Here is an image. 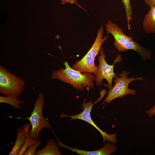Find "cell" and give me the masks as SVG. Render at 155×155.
Wrapping results in <instances>:
<instances>
[{
	"label": "cell",
	"mask_w": 155,
	"mask_h": 155,
	"mask_svg": "<svg viewBox=\"0 0 155 155\" xmlns=\"http://www.w3.org/2000/svg\"><path fill=\"white\" fill-rule=\"evenodd\" d=\"M105 26L107 34H111L113 37L114 46L119 52L133 50L138 53L144 60L151 59V55L150 50L134 41L132 38L125 34L122 28L117 24L109 20L105 24Z\"/></svg>",
	"instance_id": "1"
},
{
	"label": "cell",
	"mask_w": 155,
	"mask_h": 155,
	"mask_svg": "<svg viewBox=\"0 0 155 155\" xmlns=\"http://www.w3.org/2000/svg\"><path fill=\"white\" fill-rule=\"evenodd\" d=\"M65 68L62 67L53 71L51 76L53 79H57L71 85L76 89L83 90L86 87L92 88L94 87L95 77L91 73L86 72L82 73L71 68L67 62L64 63Z\"/></svg>",
	"instance_id": "2"
},
{
	"label": "cell",
	"mask_w": 155,
	"mask_h": 155,
	"mask_svg": "<svg viewBox=\"0 0 155 155\" xmlns=\"http://www.w3.org/2000/svg\"><path fill=\"white\" fill-rule=\"evenodd\" d=\"M104 26L98 29L96 39L92 46L85 55L80 60L72 65L73 69L82 73L88 72L96 75L98 67L94 64V59L100 52L101 46L106 40L108 34L103 37Z\"/></svg>",
	"instance_id": "3"
},
{
	"label": "cell",
	"mask_w": 155,
	"mask_h": 155,
	"mask_svg": "<svg viewBox=\"0 0 155 155\" xmlns=\"http://www.w3.org/2000/svg\"><path fill=\"white\" fill-rule=\"evenodd\" d=\"M44 100L43 94L40 93L35 102L30 116L24 118L30 122L32 128L29 130L28 134L34 140H38L40 133L42 129H49L51 127L48 119L44 118L42 114Z\"/></svg>",
	"instance_id": "4"
},
{
	"label": "cell",
	"mask_w": 155,
	"mask_h": 155,
	"mask_svg": "<svg viewBox=\"0 0 155 155\" xmlns=\"http://www.w3.org/2000/svg\"><path fill=\"white\" fill-rule=\"evenodd\" d=\"M129 73L127 71L124 70L121 74L115 75L114 80L115 86L109 89L107 93V96L102 104L106 102V104L117 98H123L126 95H135L136 91L129 89L128 85L132 81L137 80L144 81V79L142 77L135 78L134 77L128 78L127 76Z\"/></svg>",
	"instance_id": "5"
},
{
	"label": "cell",
	"mask_w": 155,
	"mask_h": 155,
	"mask_svg": "<svg viewBox=\"0 0 155 155\" xmlns=\"http://www.w3.org/2000/svg\"><path fill=\"white\" fill-rule=\"evenodd\" d=\"M24 82L1 65H0V93L5 96L18 97L24 90Z\"/></svg>",
	"instance_id": "6"
},
{
	"label": "cell",
	"mask_w": 155,
	"mask_h": 155,
	"mask_svg": "<svg viewBox=\"0 0 155 155\" xmlns=\"http://www.w3.org/2000/svg\"><path fill=\"white\" fill-rule=\"evenodd\" d=\"M100 52V55L98 57L99 65L95 78L96 85L98 86H101L102 80L105 79L108 83L106 87L109 89H111L113 87V79L116 75L114 71V65L117 62L120 63L122 59L121 55L119 54L114 60L113 64L112 65H109L105 60L106 56L104 54L102 47H101Z\"/></svg>",
	"instance_id": "7"
},
{
	"label": "cell",
	"mask_w": 155,
	"mask_h": 155,
	"mask_svg": "<svg viewBox=\"0 0 155 155\" xmlns=\"http://www.w3.org/2000/svg\"><path fill=\"white\" fill-rule=\"evenodd\" d=\"M93 105L94 104L92 101L86 102L85 100L82 105V108L83 110L81 113L78 114L71 116H68L62 113L60 117H69L71 118V120L78 119L84 121L92 125L100 133L102 137L104 143L107 141L116 144L117 142V140L116 138L117 136L116 134L112 135L108 134L106 131L101 130L92 121L90 116V112Z\"/></svg>",
	"instance_id": "8"
},
{
	"label": "cell",
	"mask_w": 155,
	"mask_h": 155,
	"mask_svg": "<svg viewBox=\"0 0 155 155\" xmlns=\"http://www.w3.org/2000/svg\"><path fill=\"white\" fill-rule=\"evenodd\" d=\"M58 146L71 150L72 152H76L81 155H110L115 152L117 148L114 144L108 143L106 144L100 149L94 151H86L76 148H72L65 145L58 140Z\"/></svg>",
	"instance_id": "9"
},
{
	"label": "cell",
	"mask_w": 155,
	"mask_h": 155,
	"mask_svg": "<svg viewBox=\"0 0 155 155\" xmlns=\"http://www.w3.org/2000/svg\"><path fill=\"white\" fill-rule=\"evenodd\" d=\"M31 127L30 123L16 128L17 137L9 155H17L25 142L26 137Z\"/></svg>",
	"instance_id": "10"
},
{
	"label": "cell",
	"mask_w": 155,
	"mask_h": 155,
	"mask_svg": "<svg viewBox=\"0 0 155 155\" xmlns=\"http://www.w3.org/2000/svg\"><path fill=\"white\" fill-rule=\"evenodd\" d=\"M144 18L142 24L144 31L155 34V6H152Z\"/></svg>",
	"instance_id": "11"
},
{
	"label": "cell",
	"mask_w": 155,
	"mask_h": 155,
	"mask_svg": "<svg viewBox=\"0 0 155 155\" xmlns=\"http://www.w3.org/2000/svg\"><path fill=\"white\" fill-rule=\"evenodd\" d=\"M55 141L52 139H49L47 142L45 146L43 148L38 149L36 151V155H61Z\"/></svg>",
	"instance_id": "12"
},
{
	"label": "cell",
	"mask_w": 155,
	"mask_h": 155,
	"mask_svg": "<svg viewBox=\"0 0 155 155\" xmlns=\"http://www.w3.org/2000/svg\"><path fill=\"white\" fill-rule=\"evenodd\" d=\"M17 98L12 96H0V102L9 104L16 109H22L23 107L20 106V104L24 103V101L18 100Z\"/></svg>",
	"instance_id": "13"
},
{
	"label": "cell",
	"mask_w": 155,
	"mask_h": 155,
	"mask_svg": "<svg viewBox=\"0 0 155 155\" xmlns=\"http://www.w3.org/2000/svg\"><path fill=\"white\" fill-rule=\"evenodd\" d=\"M124 7L126 18L127 21L128 28L129 30L131 29L130 22L132 20V15L133 10L131 4L130 0H121Z\"/></svg>",
	"instance_id": "14"
},
{
	"label": "cell",
	"mask_w": 155,
	"mask_h": 155,
	"mask_svg": "<svg viewBox=\"0 0 155 155\" xmlns=\"http://www.w3.org/2000/svg\"><path fill=\"white\" fill-rule=\"evenodd\" d=\"M38 140H34L32 139L28 133L26 137L25 142L18 152V155H24L27 149L30 146L36 143Z\"/></svg>",
	"instance_id": "15"
},
{
	"label": "cell",
	"mask_w": 155,
	"mask_h": 155,
	"mask_svg": "<svg viewBox=\"0 0 155 155\" xmlns=\"http://www.w3.org/2000/svg\"><path fill=\"white\" fill-rule=\"evenodd\" d=\"M41 142L39 140L35 143L30 146L28 149L24 153V155H34L36 150L38 147L40 145Z\"/></svg>",
	"instance_id": "16"
},
{
	"label": "cell",
	"mask_w": 155,
	"mask_h": 155,
	"mask_svg": "<svg viewBox=\"0 0 155 155\" xmlns=\"http://www.w3.org/2000/svg\"><path fill=\"white\" fill-rule=\"evenodd\" d=\"M61 1V4L62 5L65 4L67 3H70L71 4L75 3V4L79 8L82 9L84 10L86 12V9L83 7L82 6L78 3L77 0H60Z\"/></svg>",
	"instance_id": "17"
},
{
	"label": "cell",
	"mask_w": 155,
	"mask_h": 155,
	"mask_svg": "<svg viewBox=\"0 0 155 155\" xmlns=\"http://www.w3.org/2000/svg\"><path fill=\"white\" fill-rule=\"evenodd\" d=\"M146 113L150 117H152L155 115V105L146 111Z\"/></svg>",
	"instance_id": "18"
},
{
	"label": "cell",
	"mask_w": 155,
	"mask_h": 155,
	"mask_svg": "<svg viewBox=\"0 0 155 155\" xmlns=\"http://www.w3.org/2000/svg\"><path fill=\"white\" fill-rule=\"evenodd\" d=\"M146 4L150 7L155 6V0H144Z\"/></svg>",
	"instance_id": "19"
}]
</instances>
